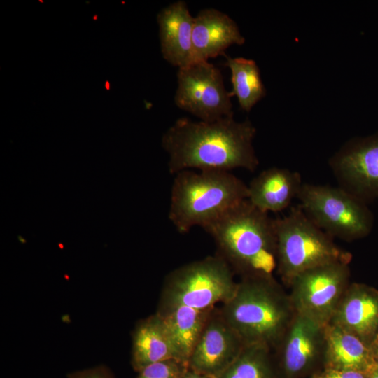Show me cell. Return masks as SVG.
I'll use <instances>...</instances> for the list:
<instances>
[{
	"instance_id": "1",
	"label": "cell",
	"mask_w": 378,
	"mask_h": 378,
	"mask_svg": "<svg viewBox=\"0 0 378 378\" xmlns=\"http://www.w3.org/2000/svg\"><path fill=\"white\" fill-rule=\"evenodd\" d=\"M255 134L249 120L238 122L234 115L212 122L181 118L165 132L162 145L172 174L192 169L253 172L259 164L253 145Z\"/></svg>"
},
{
	"instance_id": "2",
	"label": "cell",
	"mask_w": 378,
	"mask_h": 378,
	"mask_svg": "<svg viewBox=\"0 0 378 378\" xmlns=\"http://www.w3.org/2000/svg\"><path fill=\"white\" fill-rule=\"evenodd\" d=\"M213 238L218 255L241 278L273 276L276 270L274 218L247 200L203 228Z\"/></svg>"
},
{
	"instance_id": "3",
	"label": "cell",
	"mask_w": 378,
	"mask_h": 378,
	"mask_svg": "<svg viewBox=\"0 0 378 378\" xmlns=\"http://www.w3.org/2000/svg\"><path fill=\"white\" fill-rule=\"evenodd\" d=\"M219 309L245 345L260 344L272 351L295 315L289 293L274 276L240 279Z\"/></svg>"
},
{
	"instance_id": "4",
	"label": "cell",
	"mask_w": 378,
	"mask_h": 378,
	"mask_svg": "<svg viewBox=\"0 0 378 378\" xmlns=\"http://www.w3.org/2000/svg\"><path fill=\"white\" fill-rule=\"evenodd\" d=\"M247 197L248 185L230 172L183 170L172 183L169 218L184 234L204 228Z\"/></svg>"
},
{
	"instance_id": "5",
	"label": "cell",
	"mask_w": 378,
	"mask_h": 378,
	"mask_svg": "<svg viewBox=\"0 0 378 378\" xmlns=\"http://www.w3.org/2000/svg\"><path fill=\"white\" fill-rule=\"evenodd\" d=\"M276 235V270L289 287L299 274L334 261L351 262L352 255L338 247L333 238L319 228L300 206L285 216L274 218Z\"/></svg>"
},
{
	"instance_id": "6",
	"label": "cell",
	"mask_w": 378,
	"mask_h": 378,
	"mask_svg": "<svg viewBox=\"0 0 378 378\" xmlns=\"http://www.w3.org/2000/svg\"><path fill=\"white\" fill-rule=\"evenodd\" d=\"M230 265L215 254L185 264L169 272L155 312L163 315L177 307L208 310L231 298L237 282Z\"/></svg>"
},
{
	"instance_id": "7",
	"label": "cell",
	"mask_w": 378,
	"mask_h": 378,
	"mask_svg": "<svg viewBox=\"0 0 378 378\" xmlns=\"http://www.w3.org/2000/svg\"><path fill=\"white\" fill-rule=\"evenodd\" d=\"M297 198L304 214L333 239L358 240L374 227L368 204L340 186L303 183Z\"/></svg>"
},
{
	"instance_id": "8",
	"label": "cell",
	"mask_w": 378,
	"mask_h": 378,
	"mask_svg": "<svg viewBox=\"0 0 378 378\" xmlns=\"http://www.w3.org/2000/svg\"><path fill=\"white\" fill-rule=\"evenodd\" d=\"M349 265L330 262L297 276L289 286L295 312L321 326L328 324L351 283Z\"/></svg>"
},
{
	"instance_id": "9",
	"label": "cell",
	"mask_w": 378,
	"mask_h": 378,
	"mask_svg": "<svg viewBox=\"0 0 378 378\" xmlns=\"http://www.w3.org/2000/svg\"><path fill=\"white\" fill-rule=\"evenodd\" d=\"M231 97L220 70L209 61L178 69L175 104L200 120L212 122L234 115Z\"/></svg>"
},
{
	"instance_id": "10",
	"label": "cell",
	"mask_w": 378,
	"mask_h": 378,
	"mask_svg": "<svg viewBox=\"0 0 378 378\" xmlns=\"http://www.w3.org/2000/svg\"><path fill=\"white\" fill-rule=\"evenodd\" d=\"M329 166L338 186L367 204L378 199V132L349 140Z\"/></svg>"
},
{
	"instance_id": "11",
	"label": "cell",
	"mask_w": 378,
	"mask_h": 378,
	"mask_svg": "<svg viewBox=\"0 0 378 378\" xmlns=\"http://www.w3.org/2000/svg\"><path fill=\"white\" fill-rule=\"evenodd\" d=\"M325 326L295 312L281 340L273 351L283 378H301L323 363Z\"/></svg>"
},
{
	"instance_id": "12",
	"label": "cell",
	"mask_w": 378,
	"mask_h": 378,
	"mask_svg": "<svg viewBox=\"0 0 378 378\" xmlns=\"http://www.w3.org/2000/svg\"><path fill=\"white\" fill-rule=\"evenodd\" d=\"M245 344L223 318L219 307L210 312L188 361L196 372L218 377L234 361Z\"/></svg>"
},
{
	"instance_id": "13",
	"label": "cell",
	"mask_w": 378,
	"mask_h": 378,
	"mask_svg": "<svg viewBox=\"0 0 378 378\" xmlns=\"http://www.w3.org/2000/svg\"><path fill=\"white\" fill-rule=\"evenodd\" d=\"M329 323L352 333L370 346L378 335V290L351 282Z\"/></svg>"
},
{
	"instance_id": "14",
	"label": "cell",
	"mask_w": 378,
	"mask_h": 378,
	"mask_svg": "<svg viewBox=\"0 0 378 378\" xmlns=\"http://www.w3.org/2000/svg\"><path fill=\"white\" fill-rule=\"evenodd\" d=\"M244 43L237 24L228 15L204 8L194 17L192 62L208 61L223 54L230 46Z\"/></svg>"
},
{
	"instance_id": "15",
	"label": "cell",
	"mask_w": 378,
	"mask_h": 378,
	"mask_svg": "<svg viewBox=\"0 0 378 378\" xmlns=\"http://www.w3.org/2000/svg\"><path fill=\"white\" fill-rule=\"evenodd\" d=\"M161 52L169 64L182 68L192 63L194 17L186 3L178 0L158 15Z\"/></svg>"
},
{
	"instance_id": "16",
	"label": "cell",
	"mask_w": 378,
	"mask_h": 378,
	"mask_svg": "<svg viewBox=\"0 0 378 378\" xmlns=\"http://www.w3.org/2000/svg\"><path fill=\"white\" fill-rule=\"evenodd\" d=\"M302 184L298 172L270 167L251 181L248 185L247 200L263 212H280L297 198Z\"/></svg>"
},
{
	"instance_id": "17",
	"label": "cell",
	"mask_w": 378,
	"mask_h": 378,
	"mask_svg": "<svg viewBox=\"0 0 378 378\" xmlns=\"http://www.w3.org/2000/svg\"><path fill=\"white\" fill-rule=\"evenodd\" d=\"M178 360L164 319L155 313L139 320L132 332L131 364L139 372L163 360Z\"/></svg>"
},
{
	"instance_id": "18",
	"label": "cell",
	"mask_w": 378,
	"mask_h": 378,
	"mask_svg": "<svg viewBox=\"0 0 378 378\" xmlns=\"http://www.w3.org/2000/svg\"><path fill=\"white\" fill-rule=\"evenodd\" d=\"M323 368L370 372L375 368L370 346L343 328L325 326Z\"/></svg>"
},
{
	"instance_id": "19",
	"label": "cell",
	"mask_w": 378,
	"mask_h": 378,
	"mask_svg": "<svg viewBox=\"0 0 378 378\" xmlns=\"http://www.w3.org/2000/svg\"><path fill=\"white\" fill-rule=\"evenodd\" d=\"M213 309L198 310L181 306L160 315L167 325L178 360L188 365L191 352Z\"/></svg>"
},
{
	"instance_id": "20",
	"label": "cell",
	"mask_w": 378,
	"mask_h": 378,
	"mask_svg": "<svg viewBox=\"0 0 378 378\" xmlns=\"http://www.w3.org/2000/svg\"><path fill=\"white\" fill-rule=\"evenodd\" d=\"M225 57V66L231 72L232 91L230 93L237 97L242 110L250 111L266 94L259 68L252 59Z\"/></svg>"
},
{
	"instance_id": "21",
	"label": "cell",
	"mask_w": 378,
	"mask_h": 378,
	"mask_svg": "<svg viewBox=\"0 0 378 378\" xmlns=\"http://www.w3.org/2000/svg\"><path fill=\"white\" fill-rule=\"evenodd\" d=\"M219 378H283L273 351L260 344L245 345Z\"/></svg>"
},
{
	"instance_id": "22",
	"label": "cell",
	"mask_w": 378,
	"mask_h": 378,
	"mask_svg": "<svg viewBox=\"0 0 378 378\" xmlns=\"http://www.w3.org/2000/svg\"><path fill=\"white\" fill-rule=\"evenodd\" d=\"M188 370L186 363L169 359L149 365L138 372L136 378H183Z\"/></svg>"
},
{
	"instance_id": "23",
	"label": "cell",
	"mask_w": 378,
	"mask_h": 378,
	"mask_svg": "<svg viewBox=\"0 0 378 378\" xmlns=\"http://www.w3.org/2000/svg\"><path fill=\"white\" fill-rule=\"evenodd\" d=\"M369 372L356 370L323 368L312 378H368Z\"/></svg>"
},
{
	"instance_id": "24",
	"label": "cell",
	"mask_w": 378,
	"mask_h": 378,
	"mask_svg": "<svg viewBox=\"0 0 378 378\" xmlns=\"http://www.w3.org/2000/svg\"><path fill=\"white\" fill-rule=\"evenodd\" d=\"M67 378H114L110 370L103 365L74 372Z\"/></svg>"
},
{
	"instance_id": "25",
	"label": "cell",
	"mask_w": 378,
	"mask_h": 378,
	"mask_svg": "<svg viewBox=\"0 0 378 378\" xmlns=\"http://www.w3.org/2000/svg\"><path fill=\"white\" fill-rule=\"evenodd\" d=\"M373 363L378 368V335L370 346Z\"/></svg>"
},
{
	"instance_id": "26",
	"label": "cell",
	"mask_w": 378,
	"mask_h": 378,
	"mask_svg": "<svg viewBox=\"0 0 378 378\" xmlns=\"http://www.w3.org/2000/svg\"><path fill=\"white\" fill-rule=\"evenodd\" d=\"M183 378H218V377L198 373L188 368Z\"/></svg>"
},
{
	"instance_id": "27",
	"label": "cell",
	"mask_w": 378,
	"mask_h": 378,
	"mask_svg": "<svg viewBox=\"0 0 378 378\" xmlns=\"http://www.w3.org/2000/svg\"><path fill=\"white\" fill-rule=\"evenodd\" d=\"M368 378H378V368L375 367L369 372Z\"/></svg>"
}]
</instances>
